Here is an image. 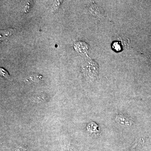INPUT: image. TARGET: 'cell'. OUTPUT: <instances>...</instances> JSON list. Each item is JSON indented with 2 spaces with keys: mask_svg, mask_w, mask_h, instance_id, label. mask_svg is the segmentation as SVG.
<instances>
[{
  "mask_svg": "<svg viewBox=\"0 0 151 151\" xmlns=\"http://www.w3.org/2000/svg\"><path fill=\"white\" fill-rule=\"evenodd\" d=\"M32 1H24L22 5V11L24 13H27L32 7Z\"/></svg>",
  "mask_w": 151,
  "mask_h": 151,
  "instance_id": "4",
  "label": "cell"
},
{
  "mask_svg": "<svg viewBox=\"0 0 151 151\" xmlns=\"http://www.w3.org/2000/svg\"><path fill=\"white\" fill-rule=\"evenodd\" d=\"M74 48L80 53H86L88 49V45L84 42L79 41L75 43Z\"/></svg>",
  "mask_w": 151,
  "mask_h": 151,
  "instance_id": "3",
  "label": "cell"
},
{
  "mask_svg": "<svg viewBox=\"0 0 151 151\" xmlns=\"http://www.w3.org/2000/svg\"><path fill=\"white\" fill-rule=\"evenodd\" d=\"M15 151H26V150H25V149H23L22 147L19 148Z\"/></svg>",
  "mask_w": 151,
  "mask_h": 151,
  "instance_id": "8",
  "label": "cell"
},
{
  "mask_svg": "<svg viewBox=\"0 0 151 151\" xmlns=\"http://www.w3.org/2000/svg\"><path fill=\"white\" fill-rule=\"evenodd\" d=\"M112 48L115 51L118 52L121 51L122 47L121 43L119 42H115L112 44Z\"/></svg>",
  "mask_w": 151,
  "mask_h": 151,
  "instance_id": "6",
  "label": "cell"
},
{
  "mask_svg": "<svg viewBox=\"0 0 151 151\" xmlns=\"http://www.w3.org/2000/svg\"><path fill=\"white\" fill-rule=\"evenodd\" d=\"M63 1H55L52 6V11L56 12L58 10Z\"/></svg>",
  "mask_w": 151,
  "mask_h": 151,
  "instance_id": "5",
  "label": "cell"
},
{
  "mask_svg": "<svg viewBox=\"0 0 151 151\" xmlns=\"http://www.w3.org/2000/svg\"><path fill=\"white\" fill-rule=\"evenodd\" d=\"M0 70H1V75H2L3 76L6 77V78H10V76L8 72L6 70H5L4 68H1Z\"/></svg>",
  "mask_w": 151,
  "mask_h": 151,
  "instance_id": "7",
  "label": "cell"
},
{
  "mask_svg": "<svg viewBox=\"0 0 151 151\" xmlns=\"http://www.w3.org/2000/svg\"><path fill=\"white\" fill-rule=\"evenodd\" d=\"M16 30L13 29H8L4 30H1L0 32V38L1 41L4 40L5 39L12 37L15 33Z\"/></svg>",
  "mask_w": 151,
  "mask_h": 151,
  "instance_id": "2",
  "label": "cell"
},
{
  "mask_svg": "<svg viewBox=\"0 0 151 151\" xmlns=\"http://www.w3.org/2000/svg\"><path fill=\"white\" fill-rule=\"evenodd\" d=\"M98 65L93 60H90L84 63L82 66V71L87 78L90 79L96 78L98 72Z\"/></svg>",
  "mask_w": 151,
  "mask_h": 151,
  "instance_id": "1",
  "label": "cell"
}]
</instances>
